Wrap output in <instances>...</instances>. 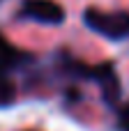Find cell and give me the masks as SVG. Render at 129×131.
<instances>
[{"instance_id": "cell-1", "label": "cell", "mask_w": 129, "mask_h": 131, "mask_svg": "<svg viewBox=\"0 0 129 131\" xmlns=\"http://www.w3.org/2000/svg\"><path fill=\"white\" fill-rule=\"evenodd\" d=\"M83 21L90 30L108 37V39H125L129 37V14L125 12H102V9H85Z\"/></svg>"}, {"instance_id": "cell-2", "label": "cell", "mask_w": 129, "mask_h": 131, "mask_svg": "<svg viewBox=\"0 0 129 131\" xmlns=\"http://www.w3.org/2000/svg\"><path fill=\"white\" fill-rule=\"evenodd\" d=\"M18 14L21 18H30V21L46 23V25H55L65 21V9L53 0H25Z\"/></svg>"}, {"instance_id": "cell-3", "label": "cell", "mask_w": 129, "mask_h": 131, "mask_svg": "<svg viewBox=\"0 0 129 131\" xmlns=\"http://www.w3.org/2000/svg\"><path fill=\"white\" fill-rule=\"evenodd\" d=\"M23 60H25V55H23L18 48H14L7 39L0 35V71H7V69L18 67Z\"/></svg>"}, {"instance_id": "cell-4", "label": "cell", "mask_w": 129, "mask_h": 131, "mask_svg": "<svg viewBox=\"0 0 129 131\" xmlns=\"http://www.w3.org/2000/svg\"><path fill=\"white\" fill-rule=\"evenodd\" d=\"M14 99H16V88H14V83L7 78V74L0 71V108L14 104Z\"/></svg>"}, {"instance_id": "cell-5", "label": "cell", "mask_w": 129, "mask_h": 131, "mask_svg": "<svg viewBox=\"0 0 129 131\" xmlns=\"http://www.w3.org/2000/svg\"><path fill=\"white\" fill-rule=\"evenodd\" d=\"M120 129L129 131V106H125V108L120 111Z\"/></svg>"}, {"instance_id": "cell-6", "label": "cell", "mask_w": 129, "mask_h": 131, "mask_svg": "<svg viewBox=\"0 0 129 131\" xmlns=\"http://www.w3.org/2000/svg\"><path fill=\"white\" fill-rule=\"evenodd\" d=\"M0 2H2V0H0Z\"/></svg>"}]
</instances>
